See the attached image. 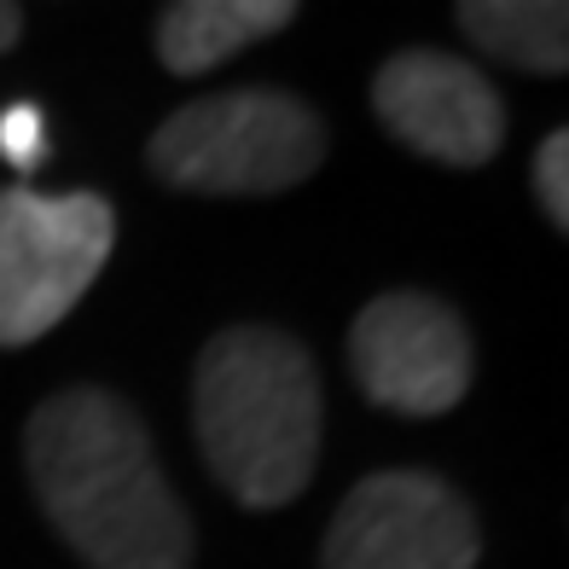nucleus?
<instances>
[{
    "instance_id": "obj_1",
    "label": "nucleus",
    "mask_w": 569,
    "mask_h": 569,
    "mask_svg": "<svg viewBox=\"0 0 569 569\" xmlns=\"http://www.w3.org/2000/svg\"><path fill=\"white\" fill-rule=\"evenodd\" d=\"M23 471L41 517L88 569H192V511L117 390L47 396L23 425Z\"/></svg>"
},
{
    "instance_id": "obj_2",
    "label": "nucleus",
    "mask_w": 569,
    "mask_h": 569,
    "mask_svg": "<svg viewBox=\"0 0 569 569\" xmlns=\"http://www.w3.org/2000/svg\"><path fill=\"white\" fill-rule=\"evenodd\" d=\"M320 367L279 326H227L198 349L192 430L198 453L244 511L291 506L320 465Z\"/></svg>"
},
{
    "instance_id": "obj_3",
    "label": "nucleus",
    "mask_w": 569,
    "mask_h": 569,
    "mask_svg": "<svg viewBox=\"0 0 569 569\" xmlns=\"http://www.w3.org/2000/svg\"><path fill=\"white\" fill-rule=\"evenodd\" d=\"M326 117L291 88H221L169 111L146 140V169L192 198H268L315 180Z\"/></svg>"
},
{
    "instance_id": "obj_4",
    "label": "nucleus",
    "mask_w": 569,
    "mask_h": 569,
    "mask_svg": "<svg viewBox=\"0 0 569 569\" xmlns=\"http://www.w3.org/2000/svg\"><path fill=\"white\" fill-rule=\"evenodd\" d=\"M117 250V210L99 192H0V349L47 338L93 291Z\"/></svg>"
},
{
    "instance_id": "obj_5",
    "label": "nucleus",
    "mask_w": 569,
    "mask_h": 569,
    "mask_svg": "<svg viewBox=\"0 0 569 569\" xmlns=\"http://www.w3.org/2000/svg\"><path fill=\"white\" fill-rule=\"evenodd\" d=\"M482 523L436 471H372L331 511L320 569H477Z\"/></svg>"
},
{
    "instance_id": "obj_6",
    "label": "nucleus",
    "mask_w": 569,
    "mask_h": 569,
    "mask_svg": "<svg viewBox=\"0 0 569 569\" xmlns=\"http://www.w3.org/2000/svg\"><path fill=\"white\" fill-rule=\"evenodd\" d=\"M349 378L401 419H442L471 390V331L430 291H383L349 320Z\"/></svg>"
},
{
    "instance_id": "obj_7",
    "label": "nucleus",
    "mask_w": 569,
    "mask_h": 569,
    "mask_svg": "<svg viewBox=\"0 0 569 569\" xmlns=\"http://www.w3.org/2000/svg\"><path fill=\"white\" fill-rule=\"evenodd\" d=\"M372 111L383 134L430 163L482 169L506 140V99L477 64L436 47H407L372 76Z\"/></svg>"
},
{
    "instance_id": "obj_8",
    "label": "nucleus",
    "mask_w": 569,
    "mask_h": 569,
    "mask_svg": "<svg viewBox=\"0 0 569 569\" xmlns=\"http://www.w3.org/2000/svg\"><path fill=\"white\" fill-rule=\"evenodd\" d=\"M291 23L297 0H174L158 12V59L174 76H203Z\"/></svg>"
},
{
    "instance_id": "obj_9",
    "label": "nucleus",
    "mask_w": 569,
    "mask_h": 569,
    "mask_svg": "<svg viewBox=\"0 0 569 569\" xmlns=\"http://www.w3.org/2000/svg\"><path fill=\"white\" fill-rule=\"evenodd\" d=\"M453 18L488 59L523 76L569 70V7L558 0H465Z\"/></svg>"
},
{
    "instance_id": "obj_10",
    "label": "nucleus",
    "mask_w": 569,
    "mask_h": 569,
    "mask_svg": "<svg viewBox=\"0 0 569 569\" xmlns=\"http://www.w3.org/2000/svg\"><path fill=\"white\" fill-rule=\"evenodd\" d=\"M535 198L547 210L552 232H569V134L552 128L535 151Z\"/></svg>"
},
{
    "instance_id": "obj_11",
    "label": "nucleus",
    "mask_w": 569,
    "mask_h": 569,
    "mask_svg": "<svg viewBox=\"0 0 569 569\" xmlns=\"http://www.w3.org/2000/svg\"><path fill=\"white\" fill-rule=\"evenodd\" d=\"M0 158L12 169H36L47 158V128H41V111L36 106H12L0 117Z\"/></svg>"
},
{
    "instance_id": "obj_12",
    "label": "nucleus",
    "mask_w": 569,
    "mask_h": 569,
    "mask_svg": "<svg viewBox=\"0 0 569 569\" xmlns=\"http://www.w3.org/2000/svg\"><path fill=\"white\" fill-rule=\"evenodd\" d=\"M18 41H23V7H12V0H0V59H7Z\"/></svg>"
}]
</instances>
